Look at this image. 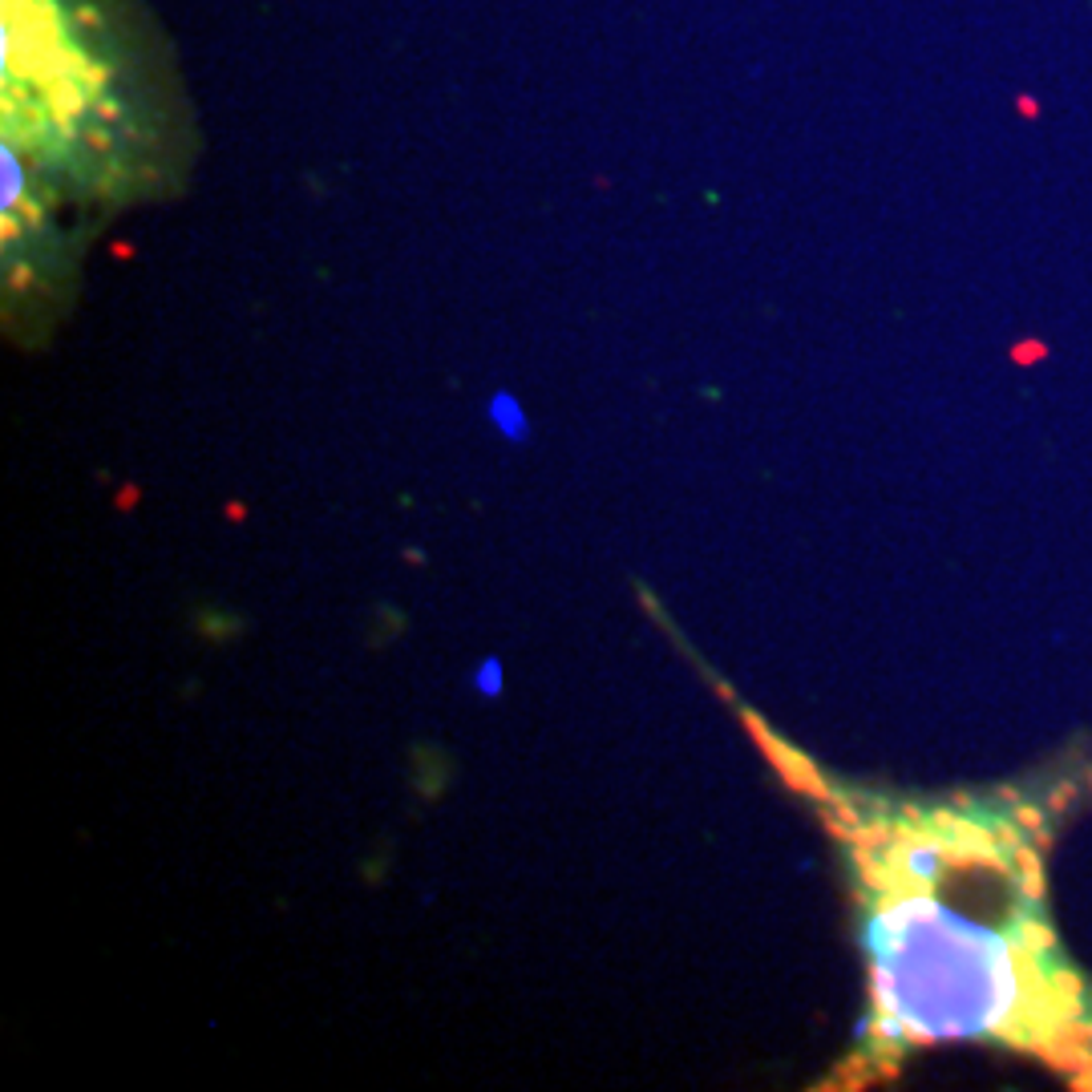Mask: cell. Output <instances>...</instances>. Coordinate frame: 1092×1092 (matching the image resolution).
Listing matches in <instances>:
<instances>
[{
	"mask_svg": "<svg viewBox=\"0 0 1092 1092\" xmlns=\"http://www.w3.org/2000/svg\"><path fill=\"white\" fill-rule=\"evenodd\" d=\"M785 785L846 850L866 955V1020L834 1085L886 1080L927 1048L1007 1052L1092 1092V971L1052 910L1048 862L1092 801V761L951 793H870L744 712Z\"/></svg>",
	"mask_w": 1092,
	"mask_h": 1092,
	"instance_id": "1",
	"label": "cell"
},
{
	"mask_svg": "<svg viewBox=\"0 0 1092 1092\" xmlns=\"http://www.w3.org/2000/svg\"><path fill=\"white\" fill-rule=\"evenodd\" d=\"M489 421H494V429H498L502 438H511V442H522V438H526V418H522V409H518V401H514L511 393L489 396Z\"/></svg>",
	"mask_w": 1092,
	"mask_h": 1092,
	"instance_id": "2",
	"label": "cell"
},
{
	"mask_svg": "<svg viewBox=\"0 0 1092 1092\" xmlns=\"http://www.w3.org/2000/svg\"><path fill=\"white\" fill-rule=\"evenodd\" d=\"M474 684L486 692V697H498L502 692V664L498 660H482V668L474 675Z\"/></svg>",
	"mask_w": 1092,
	"mask_h": 1092,
	"instance_id": "3",
	"label": "cell"
},
{
	"mask_svg": "<svg viewBox=\"0 0 1092 1092\" xmlns=\"http://www.w3.org/2000/svg\"><path fill=\"white\" fill-rule=\"evenodd\" d=\"M21 166L13 163V154H4V210H13V203L21 199Z\"/></svg>",
	"mask_w": 1092,
	"mask_h": 1092,
	"instance_id": "4",
	"label": "cell"
}]
</instances>
